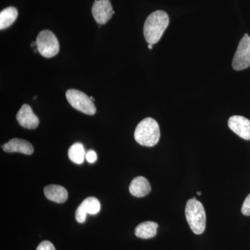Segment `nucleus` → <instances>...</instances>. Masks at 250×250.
I'll return each mask as SVG.
<instances>
[{
  "label": "nucleus",
  "instance_id": "20e7f679",
  "mask_svg": "<svg viewBox=\"0 0 250 250\" xmlns=\"http://www.w3.org/2000/svg\"><path fill=\"white\" fill-rule=\"evenodd\" d=\"M65 96L70 104L77 111L89 116H93L96 113V107L93 100L83 92L70 89L66 92Z\"/></svg>",
  "mask_w": 250,
  "mask_h": 250
},
{
  "label": "nucleus",
  "instance_id": "f03ea898",
  "mask_svg": "<svg viewBox=\"0 0 250 250\" xmlns=\"http://www.w3.org/2000/svg\"><path fill=\"white\" fill-rule=\"evenodd\" d=\"M159 124L152 118L143 120L136 126L134 138L136 142L143 146L153 147L160 139Z\"/></svg>",
  "mask_w": 250,
  "mask_h": 250
},
{
  "label": "nucleus",
  "instance_id": "f3484780",
  "mask_svg": "<svg viewBox=\"0 0 250 250\" xmlns=\"http://www.w3.org/2000/svg\"><path fill=\"white\" fill-rule=\"evenodd\" d=\"M241 212L243 215H246V216H250V194L248 195L244 202H243Z\"/></svg>",
  "mask_w": 250,
  "mask_h": 250
},
{
  "label": "nucleus",
  "instance_id": "aec40b11",
  "mask_svg": "<svg viewBox=\"0 0 250 250\" xmlns=\"http://www.w3.org/2000/svg\"><path fill=\"white\" fill-rule=\"evenodd\" d=\"M153 47L152 44H148V48L149 49H152Z\"/></svg>",
  "mask_w": 250,
  "mask_h": 250
},
{
  "label": "nucleus",
  "instance_id": "ddd939ff",
  "mask_svg": "<svg viewBox=\"0 0 250 250\" xmlns=\"http://www.w3.org/2000/svg\"><path fill=\"white\" fill-rule=\"evenodd\" d=\"M46 198L50 201L62 204L66 201L68 193L65 188L59 185H49L44 188Z\"/></svg>",
  "mask_w": 250,
  "mask_h": 250
},
{
  "label": "nucleus",
  "instance_id": "f8f14e48",
  "mask_svg": "<svg viewBox=\"0 0 250 250\" xmlns=\"http://www.w3.org/2000/svg\"><path fill=\"white\" fill-rule=\"evenodd\" d=\"M151 191V186L147 179L137 177L133 179L129 185V192L133 196L143 197Z\"/></svg>",
  "mask_w": 250,
  "mask_h": 250
},
{
  "label": "nucleus",
  "instance_id": "412c9836",
  "mask_svg": "<svg viewBox=\"0 0 250 250\" xmlns=\"http://www.w3.org/2000/svg\"><path fill=\"white\" fill-rule=\"evenodd\" d=\"M197 194L198 195H201L202 192H197Z\"/></svg>",
  "mask_w": 250,
  "mask_h": 250
},
{
  "label": "nucleus",
  "instance_id": "39448f33",
  "mask_svg": "<svg viewBox=\"0 0 250 250\" xmlns=\"http://www.w3.org/2000/svg\"><path fill=\"white\" fill-rule=\"evenodd\" d=\"M36 41L38 50L42 57L52 58L59 53V41L52 31H41L36 38Z\"/></svg>",
  "mask_w": 250,
  "mask_h": 250
},
{
  "label": "nucleus",
  "instance_id": "4468645a",
  "mask_svg": "<svg viewBox=\"0 0 250 250\" xmlns=\"http://www.w3.org/2000/svg\"><path fill=\"white\" fill-rule=\"evenodd\" d=\"M158 228L159 225L154 222H144L136 227L135 234L138 238L149 239L156 236Z\"/></svg>",
  "mask_w": 250,
  "mask_h": 250
},
{
  "label": "nucleus",
  "instance_id": "9d476101",
  "mask_svg": "<svg viewBox=\"0 0 250 250\" xmlns=\"http://www.w3.org/2000/svg\"><path fill=\"white\" fill-rule=\"evenodd\" d=\"M228 126L235 134L245 140H250V121L241 116H233L229 119Z\"/></svg>",
  "mask_w": 250,
  "mask_h": 250
},
{
  "label": "nucleus",
  "instance_id": "6e6552de",
  "mask_svg": "<svg viewBox=\"0 0 250 250\" xmlns=\"http://www.w3.org/2000/svg\"><path fill=\"white\" fill-rule=\"evenodd\" d=\"M101 205L98 199L93 197H88L79 206L75 213V218L79 223H83L86 220L87 214H98Z\"/></svg>",
  "mask_w": 250,
  "mask_h": 250
},
{
  "label": "nucleus",
  "instance_id": "423d86ee",
  "mask_svg": "<svg viewBox=\"0 0 250 250\" xmlns=\"http://www.w3.org/2000/svg\"><path fill=\"white\" fill-rule=\"evenodd\" d=\"M232 66L236 70H245L250 66V37L245 34L233 57Z\"/></svg>",
  "mask_w": 250,
  "mask_h": 250
},
{
  "label": "nucleus",
  "instance_id": "a211bd4d",
  "mask_svg": "<svg viewBox=\"0 0 250 250\" xmlns=\"http://www.w3.org/2000/svg\"><path fill=\"white\" fill-rule=\"evenodd\" d=\"M36 250H56L54 245L51 242L45 241L41 242L39 246H38Z\"/></svg>",
  "mask_w": 250,
  "mask_h": 250
},
{
  "label": "nucleus",
  "instance_id": "0eeeda50",
  "mask_svg": "<svg viewBox=\"0 0 250 250\" xmlns=\"http://www.w3.org/2000/svg\"><path fill=\"white\" fill-rule=\"evenodd\" d=\"M94 19L99 24H104L115 14L109 0H95L92 7Z\"/></svg>",
  "mask_w": 250,
  "mask_h": 250
},
{
  "label": "nucleus",
  "instance_id": "dca6fc26",
  "mask_svg": "<svg viewBox=\"0 0 250 250\" xmlns=\"http://www.w3.org/2000/svg\"><path fill=\"white\" fill-rule=\"evenodd\" d=\"M68 157L76 164H83L85 159L84 147L82 143H76L69 148Z\"/></svg>",
  "mask_w": 250,
  "mask_h": 250
},
{
  "label": "nucleus",
  "instance_id": "1a4fd4ad",
  "mask_svg": "<svg viewBox=\"0 0 250 250\" xmlns=\"http://www.w3.org/2000/svg\"><path fill=\"white\" fill-rule=\"evenodd\" d=\"M20 125L28 129H35L39 126V119L28 104H23L16 115Z\"/></svg>",
  "mask_w": 250,
  "mask_h": 250
},
{
  "label": "nucleus",
  "instance_id": "2eb2a0df",
  "mask_svg": "<svg viewBox=\"0 0 250 250\" xmlns=\"http://www.w3.org/2000/svg\"><path fill=\"white\" fill-rule=\"evenodd\" d=\"M18 16V10L14 6H9L2 10L0 13V29L3 30L12 25Z\"/></svg>",
  "mask_w": 250,
  "mask_h": 250
},
{
  "label": "nucleus",
  "instance_id": "6ab92c4d",
  "mask_svg": "<svg viewBox=\"0 0 250 250\" xmlns=\"http://www.w3.org/2000/svg\"><path fill=\"white\" fill-rule=\"evenodd\" d=\"M85 159H86L87 161L90 164H93L95 161L98 159V155H97V153L93 150H89L86 153H85Z\"/></svg>",
  "mask_w": 250,
  "mask_h": 250
},
{
  "label": "nucleus",
  "instance_id": "f257e3e1",
  "mask_svg": "<svg viewBox=\"0 0 250 250\" xmlns=\"http://www.w3.org/2000/svg\"><path fill=\"white\" fill-rule=\"evenodd\" d=\"M168 15L165 11H156L148 16L145 22L143 34L148 44L159 42L168 26Z\"/></svg>",
  "mask_w": 250,
  "mask_h": 250
},
{
  "label": "nucleus",
  "instance_id": "7ed1b4c3",
  "mask_svg": "<svg viewBox=\"0 0 250 250\" xmlns=\"http://www.w3.org/2000/svg\"><path fill=\"white\" fill-rule=\"evenodd\" d=\"M186 218L190 229L197 235L205 232L206 228V213L201 202L192 198L187 202L185 209Z\"/></svg>",
  "mask_w": 250,
  "mask_h": 250
},
{
  "label": "nucleus",
  "instance_id": "9b49d317",
  "mask_svg": "<svg viewBox=\"0 0 250 250\" xmlns=\"http://www.w3.org/2000/svg\"><path fill=\"white\" fill-rule=\"evenodd\" d=\"M3 150L6 152H19L26 155H31L34 153L32 145L24 140L12 139L2 146Z\"/></svg>",
  "mask_w": 250,
  "mask_h": 250
}]
</instances>
